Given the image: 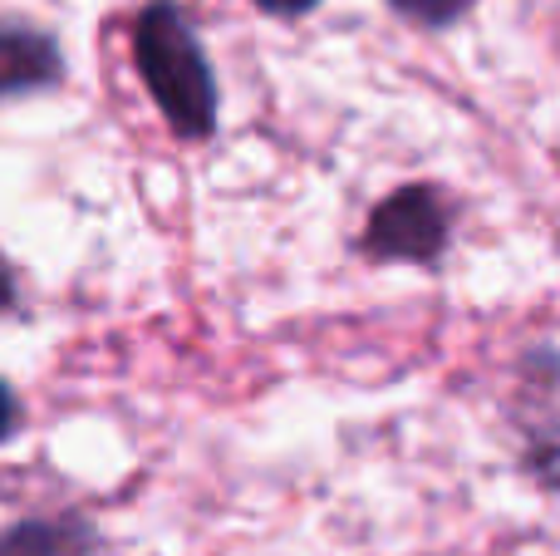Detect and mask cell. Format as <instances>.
Wrapping results in <instances>:
<instances>
[{
    "label": "cell",
    "instance_id": "1",
    "mask_svg": "<svg viewBox=\"0 0 560 556\" xmlns=\"http://www.w3.org/2000/svg\"><path fill=\"white\" fill-rule=\"evenodd\" d=\"M133 65L143 74L153 104L163 108L177 138H212L217 134V74L197 30L173 0H148L133 25Z\"/></svg>",
    "mask_w": 560,
    "mask_h": 556
},
{
    "label": "cell",
    "instance_id": "2",
    "mask_svg": "<svg viewBox=\"0 0 560 556\" xmlns=\"http://www.w3.org/2000/svg\"><path fill=\"white\" fill-rule=\"evenodd\" d=\"M453 197L433 183H408L398 193H388L384 202L369 212L364 222V256L374 262H408V266H428L447 252L453 242Z\"/></svg>",
    "mask_w": 560,
    "mask_h": 556
},
{
    "label": "cell",
    "instance_id": "3",
    "mask_svg": "<svg viewBox=\"0 0 560 556\" xmlns=\"http://www.w3.org/2000/svg\"><path fill=\"white\" fill-rule=\"evenodd\" d=\"M65 79L59 39L25 20H0V104L45 94Z\"/></svg>",
    "mask_w": 560,
    "mask_h": 556
},
{
    "label": "cell",
    "instance_id": "4",
    "mask_svg": "<svg viewBox=\"0 0 560 556\" xmlns=\"http://www.w3.org/2000/svg\"><path fill=\"white\" fill-rule=\"evenodd\" d=\"M98 537L84 518H25L0 532V556H94Z\"/></svg>",
    "mask_w": 560,
    "mask_h": 556
},
{
    "label": "cell",
    "instance_id": "5",
    "mask_svg": "<svg viewBox=\"0 0 560 556\" xmlns=\"http://www.w3.org/2000/svg\"><path fill=\"white\" fill-rule=\"evenodd\" d=\"M522 463L541 488L560 493V414L551 419H532L526 424V449H522Z\"/></svg>",
    "mask_w": 560,
    "mask_h": 556
},
{
    "label": "cell",
    "instance_id": "6",
    "mask_svg": "<svg viewBox=\"0 0 560 556\" xmlns=\"http://www.w3.org/2000/svg\"><path fill=\"white\" fill-rule=\"evenodd\" d=\"M388 5L404 20H413V25H453L472 0H388Z\"/></svg>",
    "mask_w": 560,
    "mask_h": 556
},
{
    "label": "cell",
    "instance_id": "7",
    "mask_svg": "<svg viewBox=\"0 0 560 556\" xmlns=\"http://www.w3.org/2000/svg\"><path fill=\"white\" fill-rule=\"evenodd\" d=\"M15 429H20V404H15V390H10V384L0 380V443H5Z\"/></svg>",
    "mask_w": 560,
    "mask_h": 556
},
{
    "label": "cell",
    "instance_id": "8",
    "mask_svg": "<svg viewBox=\"0 0 560 556\" xmlns=\"http://www.w3.org/2000/svg\"><path fill=\"white\" fill-rule=\"evenodd\" d=\"M20 311V286H15V271H10V262L0 256V315Z\"/></svg>",
    "mask_w": 560,
    "mask_h": 556
},
{
    "label": "cell",
    "instance_id": "9",
    "mask_svg": "<svg viewBox=\"0 0 560 556\" xmlns=\"http://www.w3.org/2000/svg\"><path fill=\"white\" fill-rule=\"evenodd\" d=\"M256 5H261L266 15H280V20H290V15H305V10H315L319 0H256Z\"/></svg>",
    "mask_w": 560,
    "mask_h": 556
}]
</instances>
